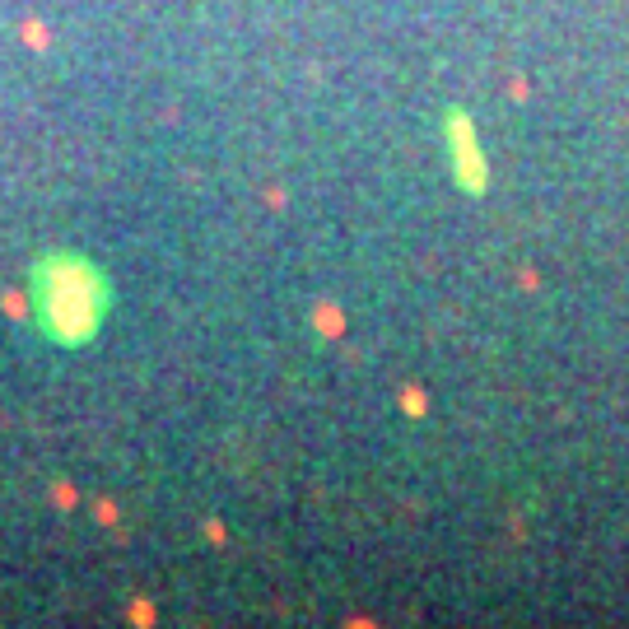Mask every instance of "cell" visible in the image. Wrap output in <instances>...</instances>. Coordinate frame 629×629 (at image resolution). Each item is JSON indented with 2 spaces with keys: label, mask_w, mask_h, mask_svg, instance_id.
Masks as SVG:
<instances>
[{
  "label": "cell",
  "mask_w": 629,
  "mask_h": 629,
  "mask_svg": "<svg viewBox=\"0 0 629 629\" xmlns=\"http://www.w3.org/2000/svg\"><path fill=\"white\" fill-rule=\"evenodd\" d=\"M84 275H89V266H80V261H56V271L42 275V322L61 341H80V336H89L98 327L94 285L84 294H75V285Z\"/></svg>",
  "instance_id": "cell-1"
}]
</instances>
